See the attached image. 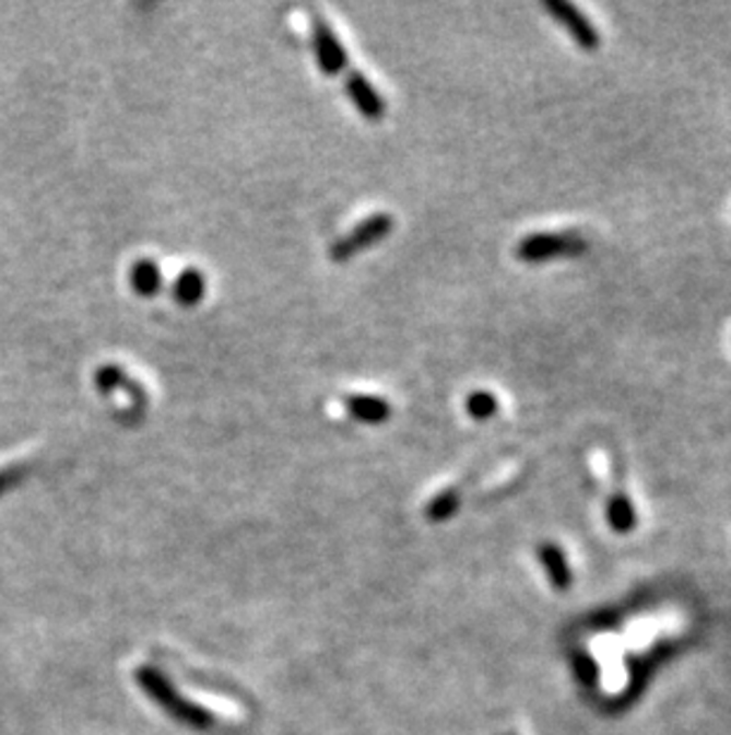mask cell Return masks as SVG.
Instances as JSON below:
<instances>
[{"instance_id":"cell-1","label":"cell","mask_w":731,"mask_h":735,"mask_svg":"<svg viewBox=\"0 0 731 735\" xmlns=\"http://www.w3.org/2000/svg\"><path fill=\"white\" fill-rule=\"evenodd\" d=\"M133 676L138 688H141L157 707H162L172 719H176L178 724H184L192 731H212L216 726V716L212 712H207L204 707L186 700L181 692L172 686V680L160 669H155V666L150 664L138 666Z\"/></svg>"},{"instance_id":"cell-2","label":"cell","mask_w":731,"mask_h":735,"mask_svg":"<svg viewBox=\"0 0 731 735\" xmlns=\"http://www.w3.org/2000/svg\"><path fill=\"white\" fill-rule=\"evenodd\" d=\"M587 253V241L577 234H532L516 245V257L526 265H540L561 257H579Z\"/></svg>"},{"instance_id":"cell-3","label":"cell","mask_w":731,"mask_h":735,"mask_svg":"<svg viewBox=\"0 0 731 735\" xmlns=\"http://www.w3.org/2000/svg\"><path fill=\"white\" fill-rule=\"evenodd\" d=\"M392 229H394V217L388 212H376V214L366 217V220L358 222L347 236H342L340 241L333 243V248H330V260H333L335 265L350 262L352 257L368 250L370 245L388 238L392 234Z\"/></svg>"},{"instance_id":"cell-4","label":"cell","mask_w":731,"mask_h":735,"mask_svg":"<svg viewBox=\"0 0 731 735\" xmlns=\"http://www.w3.org/2000/svg\"><path fill=\"white\" fill-rule=\"evenodd\" d=\"M311 40H314L316 62H319L323 74L338 77L350 70L347 50H344V46L340 44L333 26H330L321 15H316V12H311Z\"/></svg>"},{"instance_id":"cell-5","label":"cell","mask_w":731,"mask_h":735,"mask_svg":"<svg viewBox=\"0 0 731 735\" xmlns=\"http://www.w3.org/2000/svg\"><path fill=\"white\" fill-rule=\"evenodd\" d=\"M544 10L570 34V38L582 50H597L601 46L597 26L591 24L575 5L565 3V0H544Z\"/></svg>"},{"instance_id":"cell-6","label":"cell","mask_w":731,"mask_h":735,"mask_svg":"<svg viewBox=\"0 0 731 735\" xmlns=\"http://www.w3.org/2000/svg\"><path fill=\"white\" fill-rule=\"evenodd\" d=\"M95 386H98L105 396H109V393H127L129 396V405H131V410H129V417L127 419H141L143 412L148 410V393L145 388L138 384V381H133L127 372L121 370V366H115V364H103L98 372H95Z\"/></svg>"},{"instance_id":"cell-7","label":"cell","mask_w":731,"mask_h":735,"mask_svg":"<svg viewBox=\"0 0 731 735\" xmlns=\"http://www.w3.org/2000/svg\"><path fill=\"white\" fill-rule=\"evenodd\" d=\"M344 89H347L350 101L354 103V107L358 113H362L364 119L368 121H380L385 117V101L380 98V93L376 91V86L370 84V81L356 70H347V77H344Z\"/></svg>"},{"instance_id":"cell-8","label":"cell","mask_w":731,"mask_h":735,"mask_svg":"<svg viewBox=\"0 0 731 735\" xmlns=\"http://www.w3.org/2000/svg\"><path fill=\"white\" fill-rule=\"evenodd\" d=\"M342 405L356 421H364V424H385L392 417V405L378 396L350 393V396L342 398Z\"/></svg>"},{"instance_id":"cell-9","label":"cell","mask_w":731,"mask_h":735,"mask_svg":"<svg viewBox=\"0 0 731 735\" xmlns=\"http://www.w3.org/2000/svg\"><path fill=\"white\" fill-rule=\"evenodd\" d=\"M537 552H540V562L546 571L551 585L558 591H568L573 583V571L568 560H565V552L561 550V546H556V542H542Z\"/></svg>"},{"instance_id":"cell-10","label":"cell","mask_w":731,"mask_h":735,"mask_svg":"<svg viewBox=\"0 0 731 735\" xmlns=\"http://www.w3.org/2000/svg\"><path fill=\"white\" fill-rule=\"evenodd\" d=\"M129 283H131V289L135 295H141V298H153L162 291V269L155 260H148V257H143V260H138L133 262L131 271H129Z\"/></svg>"},{"instance_id":"cell-11","label":"cell","mask_w":731,"mask_h":735,"mask_svg":"<svg viewBox=\"0 0 731 735\" xmlns=\"http://www.w3.org/2000/svg\"><path fill=\"white\" fill-rule=\"evenodd\" d=\"M207 291V279L200 269L196 267H188L184 269L181 275L176 277L174 281V301L184 307H192L198 305Z\"/></svg>"},{"instance_id":"cell-12","label":"cell","mask_w":731,"mask_h":735,"mask_svg":"<svg viewBox=\"0 0 731 735\" xmlns=\"http://www.w3.org/2000/svg\"><path fill=\"white\" fill-rule=\"evenodd\" d=\"M605 516H609V524L615 534H629L637 526V510H634V502L625 493L611 495Z\"/></svg>"},{"instance_id":"cell-13","label":"cell","mask_w":731,"mask_h":735,"mask_svg":"<svg viewBox=\"0 0 731 735\" xmlns=\"http://www.w3.org/2000/svg\"><path fill=\"white\" fill-rule=\"evenodd\" d=\"M459 508H461V490L459 488H447L439 495H435L431 502H427L425 516H427V522L443 524V522H449L451 516L457 514Z\"/></svg>"},{"instance_id":"cell-14","label":"cell","mask_w":731,"mask_h":735,"mask_svg":"<svg viewBox=\"0 0 731 735\" xmlns=\"http://www.w3.org/2000/svg\"><path fill=\"white\" fill-rule=\"evenodd\" d=\"M465 412L477 421H487L499 412V400L490 390H473L465 398Z\"/></svg>"},{"instance_id":"cell-15","label":"cell","mask_w":731,"mask_h":735,"mask_svg":"<svg viewBox=\"0 0 731 735\" xmlns=\"http://www.w3.org/2000/svg\"><path fill=\"white\" fill-rule=\"evenodd\" d=\"M573 666H575V674L577 678L582 680L585 686H594L597 678H599V669H597V662L591 660L585 652H577L573 657Z\"/></svg>"}]
</instances>
